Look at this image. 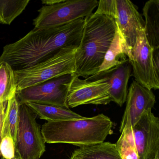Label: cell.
Here are the masks:
<instances>
[{"instance_id":"obj_24","label":"cell","mask_w":159,"mask_h":159,"mask_svg":"<svg viewBox=\"0 0 159 159\" xmlns=\"http://www.w3.org/2000/svg\"><path fill=\"white\" fill-rule=\"evenodd\" d=\"M7 104V102L0 103V144L1 142L2 130V125H3Z\"/></svg>"},{"instance_id":"obj_9","label":"cell","mask_w":159,"mask_h":159,"mask_svg":"<svg viewBox=\"0 0 159 159\" xmlns=\"http://www.w3.org/2000/svg\"><path fill=\"white\" fill-rule=\"evenodd\" d=\"M109 90V84L105 77L94 75L82 80L74 74L69 86L68 107L107 105L111 101Z\"/></svg>"},{"instance_id":"obj_10","label":"cell","mask_w":159,"mask_h":159,"mask_svg":"<svg viewBox=\"0 0 159 159\" xmlns=\"http://www.w3.org/2000/svg\"><path fill=\"white\" fill-rule=\"evenodd\" d=\"M116 5L117 31L128 58L139 34L144 30L145 22L137 7L130 1L116 0Z\"/></svg>"},{"instance_id":"obj_4","label":"cell","mask_w":159,"mask_h":159,"mask_svg":"<svg viewBox=\"0 0 159 159\" xmlns=\"http://www.w3.org/2000/svg\"><path fill=\"white\" fill-rule=\"evenodd\" d=\"M78 46L64 47L49 59L22 70H14L17 91L75 72V53Z\"/></svg>"},{"instance_id":"obj_3","label":"cell","mask_w":159,"mask_h":159,"mask_svg":"<svg viewBox=\"0 0 159 159\" xmlns=\"http://www.w3.org/2000/svg\"><path fill=\"white\" fill-rule=\"evenodd\" d=\"M112 122L103 114L90 118L47 122L42 126L45 142L67 143L78 147L104 142L111 134Z\"/></svg>"},{"instance_id":"obj_28","label":"cell","mask_w":159,"mask_h":159,"mask_svg":"<svg viewBox=\"0 0 159 159\" xmlns=\"http://www.w3.org/2000/svg\"></svg>"},{"instance_id":"obj_20","label":"cell","mask_w":159,"mask_h":159,"mask_svg":"<svg viewBox=\"0 0 159 159\" xmlns=\"http://www.w3.org/2000/svg\"><path fill=\"white\" fill-rule=\"evenodd\" d=\"M19 105L16 95L7 102L2 128L10 131L15 142L16 131L19 119Z\"/></svg>"},{"instance_id":"obj_22","label":"cell","mask_w":159,"mask_h":159,"mask_svg":"<svg viewBox=\"0 0 159 159\" xmlns=\"http://www.w3.org/2000/svg\"><path fill=\"white\" fill-rule=\"evenodd\" d=\"M95 12L110 16L115 20L116 17V0H100Z\"/></svg>"},{"instance_id":"obj_12","label":"cell","mask_w":159,"mask_h":159,"mask_svg":"<svg viewBox=\"0 0 159 159\" xmlns=\"http://www.w3.org/2000/svg\"><path fill=\"white\" fill-rule=\"evenodd\" d=\"M126 101V107L120 126V133L125 127H133L144 112L152 109L156 99L152 90L134 80L127 93Z\"/></svg>"},{"instance_id":"obj_5","label":"cell","mask_w":159,"mask_h":159,"mask_svg":"<svg viewBox=\"0 0 159 159\" xmlns=\"http://www.w3.org/2000/svg\"><path fill=\"white\" fill-rule=\"evenodd\" d=\"M97 0H64L52 5H44L33 20L35 29L61 26L93 13L98 5Z\"/></svg>"},{"instance_id":"obj_2","label":"cell","mask_w":159,"mask_h":159,"mask_svg":"<svg viewBox=\"0 0 159 159\" xmlns=\"http://www.w3.org/2000/svg\"><path fill=\"white\" fill-rule=\"evenodd\" d=\"M117 30L115 20L110 16L95 12L84 18L75 53L76 76L86 79L98 73Z\"/></svg>"},{"instance_id":"obj_19","label":"cell","mask_w":159,"mask_h":159,"mask_svg":"<svg viewBox=\"0 0 159 159\" xmlns=\"http://www.w3.org/2000/svg\"><path fill=\"white\" fill-rule=\"evenodd\" d=\"M30 2V0H0V24L11 25L25 11Z\"/></svg>"},{"instance_id":"obj_1","label":"cell","mask_w":159,"mask_h":159,"mask_svg":"<svg viewBox=\"0 0 159 159\" xmlns=\"http://www.w3.org/2000/svg\"><path fill=\"white\" fill-rule=\"evenodd\" d=\"M84 18L61 26L35 29L22 39L3 47L0 62H6L14 70L26 69L54 55L64 47L78 46Z\"/></svg>"},{"instance_id":"obj_11","label":"cell","mask_w":159,"mask_h":159,"mask_svg":"<svg viewBox=\"0 0 159 159\" xmlns=\"http://www.w3.org/2000/svg\"><path fill=\"white\" fill-rule=\"evenodd\" d=\"M128 58L134 80L149 90L159 89V78L155 74L152 64V48L146 39L144 30L139 34Z\"/></svg>"},{"instance_id":"obj_17","label":"cell","mask_w":159,"mask_h":159,"mask_svg":"<svg viewBox=\"0 0 159 159\" xmlns=\"http://www.w3.org/2000/svg\"><path fill=\"white\" fill-rule=\"evenodd\" d=\"M17 89L14 70L7 62H0V103L15 96Z\"/></svg>"},{"instance_id":"obj_13","label":"cell","mask_w":159,"mask_h":159,"mask_svg":"<svg viewBox=\"0 0 159 159\" xmlns=\"http://www.w3.org/2000/svg\"><path fill=\"white\" fill-rule=\"evenodd\" d=\"M131 67L128 61L107 71L95 74L107 79L109 84V93L111 101L120 107H122L126 101L128 81L132 70Z\"/></svg>"},{"instance_id":"obj_14","label":"cell","mask_w":159,"mask_h":159,"mask_svg":"<svg viewBox=\"0 0 159 159\" xmlns=\"http://www.w3.org/2000/svg\"><path fill=\"white\" fill-rule=\"evenodd\" d=\"M144 33L152 49L159 48V0H150L143 9Z\"/></svg>"},{"instance_id":"obj_23","label":"cell","mask_w":159,"mask_h":159,"mask_svg":"<svg viewBox=\"0 0 159 159\" xmlns=\"http://www.w3.org/2000/svg\"><path fill=\"white\" fill-rule=\"evenodd\" d=\"M152 59L154 71L159 78V48L152 49Z\"/></svg>"},{"instance_id":"obj_18","label":"cell","mask_w":159,"mask_h":159,"mask_svg":"<svg viewBox=\"0 0 159 159\" xmlns=\"http://www.w3.org/2000/svg\"><path fill=\"white\" fill-rule=\"evenodd\" d=\"M128 61V57L125 52L121 40L117 30L113 40L105 55L98 73L107 71Z\"/></svg>"},{"instance_id":"obj_27","label":"cell","mask_w":159,"mask_h":159,"mask_svg":"<svg viewBox=\"0 0 159 159\" xmlns=\"http://www.w3.org/2000/svg\"><path fill=\"white\" fill-rule=\"evenodd\" d=\"M2 159H4V158H2Z\"/></svg>"},{"instance_id":"obj_25","label":"cell","mask_w":159,"mask_h":159,"mask_svg":"<svg viewBox=\"0 0 159 159\" xmlns=\"http://www.w3.org/2000/svg\"><path fill=\"white\" fill-rule=\"evenodd\" d=\"M64 0H42V2L45 5H52L62 2Z\"/></svg>"},{"instance_id":"obj_26","label":"cell","mask_w":159,"mask_h":159,"mask_svg":"<svg viewBox=\"0 0 159 159\" xmlns=\"http://www.w3.org/2000/svg\"><path fill=\"white\" fill-rule=\"evenodd\" d=\"M12 159H21V157L19 156V154L16 151L15 156Z\"/></svg>"},{"instance_id":"obj_15","label":"cell","mask_w":159,"mask_h":159,"mask_svg":"<svg viewBox=\"0 0 159 159\" xmlns=\"http://www.w3.org/2000/svg\"><path fill=\"white\" fill-rule=\"evenodd\" d=\"M70 159H122L116 145L109 142L83 146L74 151Z\"/></svg>"},{"instance_id":"obj_8","label":"cell","mask_w":159,"mask_h":159,"mask_svg":"<svg viewBox=\"0 0 159 159\" xmlns=\"http://www.w3.org/2000/svg\"><path fill=\"white\" fill-rule=\"evenodd\" d=\"M73 74H66L17 91L19 106L28 103L54 105L69 108L67 103L70 83Z\"/></svg>"},{"instance_id":"obj_6","label":"cell","mask_w":159,"mask_h":159,"mask_svg":"<svg viewBox=\"0 0 159 159\" xmlns=\"http://www.w3.org/2000/svg\"><path fill=\"white\" fill-rule=\"evenodd\" d=\"M121 133L136 152L139 159H159V119L152 110L144 112L133 127H125Z\"/></svg>"},{"instance_id":"obj_16","label":"cell","mask_w":159,"mask_h":159,"mask_svg":"<svg viewBox=\"0 0 159 159\" xmlns=\"http://www.w3.org/2000/svg\"><path fill=\"white\" fill-rule=\"evenodd\" d=\"M27 105L40 118L47 122L58 121L65 120L82 118L83 116L73 112L69 108L54 105H44L34 103H26Z\"/></svg>"},{"instance_id":"obj_21","label":"cell","mask_w":159,"mask_h":159,"mask_svg":"<svg viewBox=\"0 0 159 159\" xmlns=\"http://www.w3.org/2000/svg\"><path fill=\"white\" fill-rule=\"evenodd\" d=\"M0 154L4 159H12L15 156V144L11 134L2 135Z\"/></svg>"},{"instance_id":"obj_7","label":"cell","mask_w":159,"mask_h":159,"mask_svg":"<svg viewBox=\"0 0 159 159\" xmlns=\"http://www.w3.org/2000/svg\"><path fill=\"white\" fill-rule=\"evenodd\" d=\"M37 115L26 105L19 106L16 151L21 159H39L45 151V142Z\"/></svg>"}]
</instances>
